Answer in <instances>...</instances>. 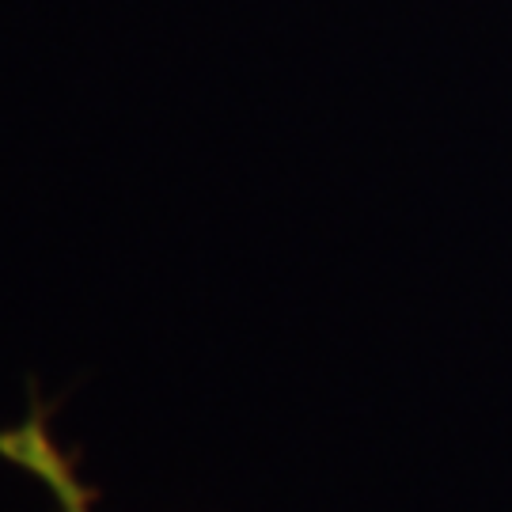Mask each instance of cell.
I'll list each match as a JSON object with an SVG mask.
<instances>
[{
	"label": "cell",
	"mask_w": 512,
	"mask_h": 512,
	"mask_svg": "<svg viewBox=\"0 0 512 512\" xmlns=\"http://www.w3.org/2000/svg\"><path fill=\"white\" fill-rule=\"evenodd\" d=\"M0 459H8V463H16V467L42 478V486L61 501L65 512H92L95 490H88L76 478L73 459L54 444L50 429H46L42 399H31V414H27L23 425L0 433Z\"/></svg>",
	"instance_id": "1"
}]
</instances>
